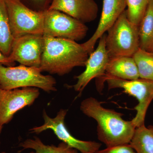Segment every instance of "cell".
<instances>
[{"label": "cell", "mask_w": 153, "mask_h": 153, "mask_svg": "<svg viewBox=\"0 0 153 153\" xmlns=\"http://www.w3.org/2000/svg\"><path fill=\"white\" fill-rule=\"evenodd\" d=\"M3 126L0 125V134H1V132L2 130ZM0 144H1V142H0Z\"/></svg>", "instance_id": "cell-24"}, {"label": "cell", "mask_w": 153, "mask_h": 153, "mask_svg": "<svg viewBox=\"0 0 153 153\" xmlns=\"http://www.w3.org/2000/svg\"><path fill=\"white\" fill-rule=\"evenodd\" d=\"M151 0H127L128 17L129 21L139 26Z\"/></svg>", "instance_id": "cell-20"}, {"label": "cell", "mask_w": 153, "mask_h": 153, "mask_svg": "<svg viewBox=\"0 0 153 153\" xmlns=\"http://www.w3.org/2000/svg\"><path fill=\"white\" fill-rule=\"evenodd\" d=\"M0 153H6V152H1Z\"/></svg>", "instance_id": "cell-25"}, {"label": "cell", "mask_w": 153, "mask_h": 153, "mask_svg": "<svg viewBox=\"0 0 153 153\" xmlns=\"http://www.w3.org/2000/svg\"><path fill=\"white\" fill-rule=\"evenodd\" d=\"M0 64L7 66H13L15 63L10 57L4 55L0 50Z\"/></svg>", "instance_id": "cell-23"}, {"label": "cell", "mask_w": 153, "mask_h": 153, "mask_svg": "<svg viewBox=\"0 0 153 153\" xmlns=\"http://www.w3.org/2000/svg\"><path fill=\"white\" fill-rule=\"evenodd\" d=\"M47 9L60 11L83 23L94 21L99 10L94 0H52Z\"/></svg>", "instance_id": "cell-13"}, {"label": "cell", "mask_w": 153, "mask_h": 153, "mask_svg": "<svg viewBox=\"0 0 153 153\" xmlns=\"http://www.w3.org/2000/svg\"><path fill=\"white\" fill-rule=\"evenodd\" d=\"M14 39L5 0H0V50L7 57L10 54Z\"/></svg>", "instance_id": "cell-16"}, {"label": "cell", "mask_w": 153, "mask_h": 153, "mask_svg": "<svg viewBox=\"0 0 153 153\" xmlns=\"http://www.w3.org/2000/svg\"><path fill=\"white\" fill-rule=\"evenodd\" d=\"M129 144L137 153H153V126L137 127Z\"/></svg>", "instance_id": "cell-18"}, {"label": "cell", "mask_w": 153, "mask_h": 153, "mask_svg": "<svg viewBox=\"0 0 153 153\" xmlns=\"http://www.w3.org/2000/svg\"><path fill=\"white\" fill-rule=\"evenodd\" d=\"M19 146L23 149L22 151L29 149L35 151L30 153H78V151L63 142L58 146L47 145L36 137L33 139H27L20 143Z\"/></svg>", "instance_id": "cell-17"}, {"label": "cell", "mask_w": 153, "mask_h": 153, "mask_svg": "<svg viewBox=\"0 0 153 153\" xmlns=\"http://www.w3.org/2000/svg\"><path fill=\"white\" fill-rule=\"evenodd\" d=\"M107 32L105 45L109 58L132 57L139 49L138 26L129 21L126 10Z\"/></svg>", "instance_id": "cell-4"}, {"label": "cell", "mask_w": 153, "mask_h": 153, "mask_svg": "<svg viewBox=\"0 0 153 153\" xmlns=\"http://www.w3.org/2000/svg\"><path fill=\"white\" fill-rule=\"evenodd\" d=\"M44 47L43 35H25L14 39L9 57L21 65L40 68Z\"/></svg>", "instance_id": "cell-10"}, {"label": "cell", "mask_w": 153, "mask_h": 153, "mask_svg": "<svg viewBox=\"0 0 153 153\" xmlns=\"http://www.w3.org/2000/svg\"><path fill=\"white\" fill-rule=\"evenodd\" d=\"M22 2L27 6L28 4H31L33 7H39L40 10H47L51 4L52 0H21Z\"/></svg>", "instance_id": "cell-22"}, {"label": "cell", "mask_w": 153, "mask_h": 153, "mask_svg": "<svg viewBox=\"0 0 153 153\" xmlns=\"http://www.w3.org/2000/svg\"><path fill=\"white\" fill-rule=\"evenodd\" d=\"M80 109L97 122V138L107 147L130 143L136 127L131 120H124L123 114L104 108L93 97L82 100Z\"/></svg>", "instance_id": "cell-1"}, {"label": "cell", "mask_w": 153, "mask_h": 153, "mask_svg": "<svg viewBox=\"0 0 153 153\" xmlns=\"http://www.w3.org/2000/svg\"><path fill=\"white\" fill-rule=\"evenodd\" d=\"M43 36L76 41L85 38L88 28L84 23L56 10L44 11Z\"/></svg>", "instance_id": "cell-7"}, {"label": "cell", "mask_w": 153, "mask_h": 153, "mask_svg": "<svg viewBox=\"0 0 153 153\" xmlns=\"http://www.w3.org/2000/svg\"><path fill=\"white\" fill-rule=\"evenodd\" d=\"M127 7V0H103L101 17L97 27L93 36L83 43L89 54L93 52L97 40L114 24Z\"/></svg>", "instance_id": "cell-12"}, {"label": "cell", "mask_w": 153, "mask_h": 153, "mask_svg": "<svg viewBox=\"0 0 153 153\" xmlns=\"http://www.w3.org/2000/svg\"><path fill=\"white\" fill-rule=\"evenodd\" d=\"M67 109H61L54 118L50 117L44 110V123L39 126L30 129V133L39 134L47 130H51L60 140L81 153H95L101 147L100 143L91 141H84L76 139L68 131L65 125Z\"/></svg>", "instance_id": "cell-8"}, {"label": "cell", "mask_w": 153, "mask_h": 153, "mask_svg": "<svg viewBox=\"0 0 153 153\" xmlns=\"http://www.w3.org/2000/svg\"><path fill=\"white\" fill-rule=\"evenodd\" d=\"M105 73L125 80H134L140 78L137 67L133 57L109 58Z\"/></svg>", "instance_id": "cell-14"}, {"label": "cell", "mask_w": 153, "mask_h": 153, "mask_svg": "<svg viewBox=\"0 0 153 153\" xmlns=\"http://www.w3.org/2000/svg\"><path fill=\"white\" fill-rule=\"evenodd\" d=\"M140 49L153 52V0H151L138 26Z\"/></svg>", "instance_id": "cell-15"}, {"label": "cell", "mask_w": 153, "mask_h": 153, "mask_svg": "<svg viewBox=\"0 0 153 153\" xmlns=\"http://www.w3.org/2000/svg\"><path fill=\"white\" fill-rule=\"evenodd\" d=\"M39 68L20 65L7 66L0 64V88L6 90L35 87L49 93L57 91L56 81L51 75H44Z\"/></svg>", "instance_id": "cell-3"}, {"label": "cell", "mask_w": 153, "mask_h": 153, "mask_svg": "<svg viewBox=\"0 0 153 153\" xmlns=\"http://www.w3.org/2000/svg\"><path fill=\"white\" fill-rule=\"evenodd\" d=\"M95 153H137L130 144L107 147L102 150H99Z\"/></svg>", "instance_id": "cell-21"}, {"label": "cell", "mask_w": 153, "mask_h": 153, "mask_svg": "<svg viewBox=\"0 0 153 153\" xmlns=\"http://www.w3.org/2000/svg\"><path fill=\"white\" fill-rule=\"evenodd\" d=\"M132 57L137 67L140 78L153 80V52L139 48Z\"/></svg>", "instance_id": "cell-19"}, {"label": "cell", "mask_w": 153, "mask_h": 153, "mask_svg": "<svg viewBox=\"0 0 153 153\" xmlns=\"http://www.w3.org/2000/svg\"><path fill=\"white\" fill-rule=\"evenodd\" d=\"M106 36V34H104L100 38L97 48L91 53L88 59L85 71L76 77L77 82L73 87L79 94L92 79L100 78L105 74L109 60L105 45Z\"/></svg>", "instance_id": "cell-11"}, {"label": "cell", "mask_w": 153, "mask_h": 153, "mask_svg": "<svg viewBox=\"0 0 153 153\" xmlns=\"http://www.w3.org/2000/svg\"><path fill=\"white\" fill-rule=\"evenodd\" d=\"M14 39L26 35H43L44 11L29 7L21 0H5Z\"/></svg>", "instance_id": "cell-6"}, {"label": "cell", "mask_w": 153, "mask_h": 153, "mask_svg": "<svg viewBox=\"0 0 153 153\" xmlns=\"http://www.w3.org/2000/svg\"><path fill=\"white\" fill-rule=\"evenodd\" d=\"M100 79L101 84L107 82L108 89L122 88L126 93L137 99L138 103L134 108L136 114L131 121L136 128L144 125L147 111L153 100V80L141 78L125 80L106 73Z\"/></svg>", "instance_id": "cell-5"}, {"label": "cell", "mask_w": 153, "mask_h": 153, "mask_svg": "<svg viewBox=\"0 0 153 153\" xmlns=\"http://www.w3.org/2000/svg\"><path fill=\"white\" fill-rule=\"evenodd\" d=\"M39 95V89L37 88L24 87L11 90L0 88V125L10 123L16 113L33 104Z\"/></svg>", "instance_id": "cell-9"}, {"label": "cell", "mask_w": 153, "mask_h": 153, "mask_svg": "<svg viewBox=\"0 0 153 153\" xmlns=\"http://www.w3.org/2000/svg\"><path fill=\"white\" fill-rule=\"evenodd\" d=\"M44 37L40 67L42 71L62 76L75 67L85 66L90 54L83 44L65 38Z\"/></svg>", "instance_id": "cell-2"}]
</instances>
